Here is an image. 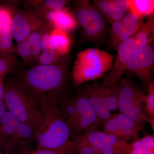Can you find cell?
Instances as JSON below:
<instances>
[{
    "mask_svg": "<svg viewBox=\"0 0 154 154\" xmlns=\"http://www.w3.org/2000/svg\"><path fill=\"white\" fill-rule=\"evenodd\" d=\"M75 143V154H98L92 146L82 142L72 140Z\"/></svg>",
    "mask_w": 154,
    "mask_h": 154,
    "instance_id": "836d02e7",
    "label": "cell"
},
{
    "mask_svg": "<svg viewBox=\"0 0 154 154\" xmlns=\"http://www.w3.org/2000/svg\"><path fill=\"white\" fill-rule=\"evenodd\" d=\"M151 126L153 132H154V117H149L148 122Z\"/></svg>",
    "mask_w": 154,
    "mask_h": 154,
    "instance_id": "f35d334b",
    "label": "cell"
},
{
    "mask_svg": "<svg viewBox=\"0 0 154 154\" xmlns=\"http://www.w3.org/2000/svg\"></svg>",
    "mask_w": 154,
    "mask_h": 154,
    "instance_id": "7bdbcfd3",
    "label": "cell"
},
{
    "mask_svg": "<svg viewBox=\"0 0 154 154\" xmlns=\"http://www.w3.org/2000/svg\"><path fill=\"white\" fill-rule=\"evenodd\" d=\"M3 83H4L3 79V78H2L0 77V85H1V84H3Z\"/></svg>",
    "mask_w": 154,
    "mask_h": 154,
    "instance_id": "60d3db41",
    "label": "cell"
},
{
    "mask_svg": "<svg viewBox=\"0 0 154 154\" xmlns=\"http://www.w3.org/2000/svg\"><path fill=\"white\" fill-rule=\"evenodd\" d=\"M69 2V1L66 0L43 1L33 10L42 18L45 14L49 11H60L67 8L66 6Z\"/></svg>",
    "mask_w": 154,
    "mask_h": 154,
    "instance_id": "cb8c5ba5",
    "label": "cell"
},
{
    "mask_svg": "<svg viewBox=\"0 0 154 154\" xmlns=\"http://www.w3.org/2000/svg\"><path fill=\"white\" fill-rule=\"evenodd\" d=\"M72 41L69 33L53 28L50 34L51 49L60 55H68L71 47Z\"/></svg>",
    "mask_w": 154,
    "mask_h": 154,
    "instance_id": "ac0fdd59",
    "label": "cell"
},
{
    "mask_svg": "<svg viewBox=\"0 0 154 154\" xmlns=\"http://www.w3.org/2000/svg\"><path fill=\"white\" fill-rule=\"evenodd\" d=\"M34 139L33 129L6 110L0 125V147L8 150L19 147L25 149L28 144Z\"/></svg>",
    "mask_w": 154,
    "mask_h": 154,
    "instance_id": "8992f818",
    "label": "cell"
},
{
    "mask_svg": "<svg viewBox=\"0 0 154 154\" xmlns=\"http://www.w3.org/2000/svg\"><path fill=\"white\" fill-rule=\"evenodd\" d=\"M102 123L104 132L107 134L113 135L119 139L123 140V133L120 123L116 118V113L111 114Z\"/></svg>",
    "mask_w": 154,
    "mask_h": 154,
    "instance_id": "83f0119b",
    "label": "cell"
},
{
    "mask_svg": "<svg viewBox=\"0 0 154 154\" xmlns=\"http://www.w3.org/2000/svg\"><path fill=\"white\" fill-rule=\"evenodd\" d=\"M96 128L88 129L82 135L75 136L72 137V140L88 143L97 151L98 154H115L114 146L119 139L115 136L99 131Z\"/></svg>",
    "mask_w": 154,
    "mask_h": 154,
    "instance_id": "30bf717a",
    "label": "cell"
},
{
    "mask_svg": "<svg viewBox=\"0 0 154 154\" xmlns=\"http://www.w3.org/2000/svg\"><path fill=\"white\" fill-rule=\"evenodd\" d=\"M15 53L21 58L23 63L29 67L36 66L33 62L30 46L27 39L18 42L15 45Z\"/></svg>",
    "mask_w": 154,
    "mask_h": 154,
    "instance_id": "4316f807",
    "label": "cell"
},
{
    "mask_svg": "<svg viewBox=\"0 0 154 154\" xmlns=\"http://www.w3.org/2000/svg\"><path fill=\"white\" fill-rule=\"evenodd\" d=\"M68 61L57 65H36L27 69L18 68L13 78L38 108L56 105L66 96L65 92L69 78Z\"/></svg>",
    "mask_w": 154,
    "mask_h": 154,
    "instance_id": "6da1fadb",
    "label": "cell"
},
{
    "mask_svg": "<svg viewBox=\"0 0 154 154\" xmlns=\"http://www.w3.org/2000/svg\"><path fill=\"white\" fill-rule=\"evenodd\" d=\"M152 42L133 54L127 64L126 70L134 75L148 88L152 81L154 51Z\"/></svg>",
    "mask_w": 154,
    "mask_h": 154,
    "instance_id": "ba28073f",
    "label": "cell"
},
{
    "mask_svg": "<svg viewBox=\"0 0 154 154\" xmlns=\"http://www.w3.org/2000/svg\"><path fill=\"white\" fill-rule=\"evenodd\" d=\"M68 60V55L62 56L52 49L42 51L37 60L38 65H57Z\"/></svg>",
    "mask_w": 154,
    "mask_h": 154,
    "instance_id": "603a6c76",
    "label": "cell"
},
{
    "mask_svg": "<svg viewBox=\"0 0 154 154\" xmlns=\"http://www.w3.org/2000/svg\"><path fill=\"white\" fill-rule=\"evenodd\" d=\"M123 26L116 43V50L122 43L136 33L143 23L140 19L131 12L127 13L122 18Z\"/></svg>",
    "mask_w": 154,
    "mask_h": 154,
    "instance_id": "e0dca14e",
    "label": "cell"
},
{
    "mask_svg": "<svg viewBox=\"0 0 154 154\" xmlns=\"http://www.w3.org/2000/svg\"><path fill=\"white\" fill-rule=\"evenodd\" d=\"M74 98L79 115L75 136L80 131L97 128L99 125L97 124L98 117L96 112L85 97L79 91Z\"/></svg>",
    "mask_w": 154,
    "mask_h": 154,
    "instance_id": "8fae6325",
    "label": "cell"
},
{
    "mask_svg": "<svg viewBox=\"0 0 154 154\" xmlns=\"http://www.w3.org/2000/svg\"><path fill=\"white\" fill-rule=\"evenodd\" d=\"M91 2L88 0H81L76 2L75 6V15L78 25L83 29L87 26L89 19V10Z\"/></svg>",
    "mask_w": 154,
    "mask_h": 154,
    "instance_id": "484cf974",
    "label": "cell"
},
{
    "mask_svg": "<svg viewBox=\"0 0 154 154\" xmlns=\"http://www.w3.org/2000/svg\"><path fill=\"white\" fill-rule=\"evenodd\" d=\"M123 26L122 19L116 21L111 24L110 29V40L111 46L113 49L116 50V43L119 37Z\"/></svg>",
    "mask_w": 154,
    "mask_h": 154,
    "instance_id": "d6a6232c",
    "label": "cell"
},
{
    "mask_svg": "<svg viewBox=\"0 0 154 154\" xmlns=\"http://www.w3.org/2000/svg\"><path fill=\"white\" fill-rule=\"evenodd\" d=\"M93 5L105 19L110 22L114 11V0H96L92 2Z\"/></svg>",
    "mask_w": 154,
    "mask_h": 154,
    "instance_id": "f1b7e54d",
    "label": "cell"
},
{
    "mask_svg": "<svg viewBox=\"0 0 154 154\" xmlns=\"http://www.w3.org/2000/svg\"><path fill=\"white\" fill-rule=\"evenodd\" d=\"M148 94L145 96L146 104L144 110L149 117H154V82H153L148 88Z\"/></svg>",
    "mask_w": 154,
    "mask_h": 154,
    "instance_id": "1f68e13d",
    "label": "cell"
},
{
    "mask_svg": "<svg viewBox=\"0 0 154 154\" xmlns=\"http://www.w3.org/2000/svg\"><path fill=\"white\" fill-rule=\"evenodd\" d=\"M53 28V27L51 23L49 22H48L47 28L42 34L41 38L42 51L51 49L50 46V34Z\"/></svg>",
    "mask_w": 154,
    "mask_h": 154,
    "instance_id": "e575fe53",
    "label": "cell"
},
{
    "mask_svg": "<svg viewBox=\"0 0 154 154\" xmlns=\"http://www.w3.org/2000/svg\"><path fill=\"white\" fill-rule=\"evenodd\" d=\"M31 154H75V143L71 142L68 144L57 149H41L31 152Z\"/></svg>",
    "mask_w": 154,
    "mask_h": 154,
    "instance_id": "4dcf8cb0",
    "label": "cell"
},
{
    "mask_svg": "<svg viewBox=\"0 0 154 154\" xmlns=\"http://www.w3.org/2000/svg\"><path fill=\"white\" fill-rule=\"evenodd\" d=\"M89 14L88 24L83 29L84 33L88 39L96 40L101 38L106 30L105 19L91 3Z\"/></svg>",
    "mask_w": 154,
    "mask_h": 154,
    "instance_id": "5bb4252c",
    "label": "cell"
},
{
    "mask_svg": "<svg viewBox=\"0 0 154 154\" xmlns=\"http://www.w3.org/2000/svg\"><path fill=\"white\" fill-rule=\"evenodd\" d=\"M45 22L33 9L17 8L13 11L11 23L13 38L17 43L23 41L33 31L42 27Z\"/></svg>",
    "mask_w": 154,
    "mask_h": 154,
    "instance_id": "52a82bcc",
    "label": "cell"
},
{
    "mask_svg": "<svg viewBox=\"0 0 154 154\" xmlns=\"http://www.w3.org/2000/svg\"><path fill=\"white\" fill-rule=\"evenodd\" d=\"M21 63L16 56L0 55V77L3 79L8 74L15 71Z\"/></svg>",
    "mask_w": 154,
    "mask_h": 154,
    "instance_id": "d4e9b609",
    "label": "cell"
},
{
    "mask_svg": "<svg viewBox=\"0 0 154 154\" xmlns=\"http://www.w3.org/2000/svg\"><path fill=\"white\" fill-rule=\"evenodd\" d=\"M99 89L105 105L107 109L111 112L118 109V85L107 86L99 84Z\"/></svg>",
    "mask_w": 154,
    "mask_h": 154,
    "instance_id": "7402d4cb",
    "label": "cell"
},
{
    "mask_svg": "<svg viewBox=\"0 0 154 154\" xmlns=\"http://www.w3.org/2000/svg\"><path fill=\"white\" fill-rule=\"evenodd\" d=\"M4 88V102L8 111L35 132L42 120L38 106L13 78L6 79Z\"/></svg>",
    "mask_w": 154,
    "mask_h": 154,
    "instance_id": "3957f363",
    "label": "cell"
},
{
    "mask_svg": "<svg viewBox=\"0 0 154 154\" xmlns=\"http://www.w3.org/2000/svg\"><path fill=\"white\" fill-rule=\"evenodd\" d=\"M6 110H6V105L5 102L4 101H1L0 102V125L2 123L4 114L5 113Z\"/></svg>",
    "mask_w": 154,
    "mask_h": 154,
    "instance_id": "8d00e7d4",
    "label": "cell"
},
{
    "mask_svg": "<svg viewBox=\"0 0 154 154\" xmlns=\"http://www.w3.org/2000/svg\"><path fill=\"white\" fill-rule=\"evenodd\" d=\"M42 18L45 22H50L54 28L68 33L75 30L79 25L74 14L67 8L49 11Z\"/></svg>",
    "mask_w": 154,
    "mask_h": 154,
    "instance_id": "4fadbf2b",
    "label": "cell"
},
{
    "mask_svg": "<svg viewBox=\"0 0 154 154\" xmlns=\"http://www.w3.org/2000/svg\"><path fill=\"white\" fill-rule=\"evenodd\" d=\"M130 12L142 19L154 15V0H128Z\"/></svg>",
    "mask_w": 154,
    "mask_h": 154,
    "instance_id": "44dd1931",
    "label": "cell"
},
{
    "mask_svg": "<svg viewBox=\"0 0 154 154\" xmlns=\"http://www.w3.org/2000/svg\"><path fill=\"white\" fill-rule=\"evenodd\" d=\"M43 1L40 0H30L25 1L23 3L24 7L26 9H34L41 4Z\"/></svg>",
    "mask_w": 154,
    "mask_h": 154,
    "instance_id": "d590c367",
    "label": "cell"
},
{
    "mask_svg": "<svg viewBox=\"0 0 154 154\" xmlns=\"http://www.w3.org/2000/svg\"><path fill=\"white\" fill-rule=\"evenodd\" d=\"M4 83L0 85V102L4 101Z\"/></svg>",
    "mask_w": 154,
    "mask_h": 154,
    "instance_id": "74e56055",
    "label": "cell"
},
{
    "mask_svg": "<svg viewBox=\"0 0 154 154\" xmlns=\"http://www.w3.org/2000/svg\"><path fill=\"white\" fill-rule=\"evenodd\" d=\"M79 91L88 99L94 108L98 117L97 124L99 125L112 114L106 107L99 84H86Z\"/></svg>",
    "mask_w": 154,
    "mask_h": 154,
    "instance_id": "7c38bea8",
    "label": "cell"
},
{
    "mask_svg": "<svg viewBox=\"0 0 154 154\" xmlns=\"http://www.w3.org/2000/svg\"><path fill=\"white\" fill-rule=\"evenodd\" d=\"M118 109L141 125L147 123L149 117L144 110L145 95L141 88L131 80L122 78L118 83Z\"/></svg>",
    "mask_w": 154,
    "mask_h": 154,
    "instance_id": "5b68a950",
    "label": "cell"
},
{
    "mask_svg": "<svg viewBox=\"0 0 154 154\" xmlns=\"http://www.w3.org/2000/svg\"><path fill=\"white\" fill-rule=\"evenodd\" d=\"M154 16L148 17L136 33L132 50V55L154 40Z\"/></svg>",
    "mask_w": 154,
    "mask_h": 154,
    "instance_id": "2e32d148",
    "label": "cell"
},
{
    "mask_svg": "<svg viewBox=\"0 0 154 154\" xmlns=\"http://www.w3.org/2000/svg\"><path fill=\"white\" fill-rule=\"evenodd\" d=\"M39 109L42 120L34 132L37 149H57L69 143L70 131L57 104Z\"/></svg>",
    "mask_w": 154,
    "mask_h": 154,
    "instance_id": "7a4b0ae2",
    "label": "cell"
},
{
    "mask_svg": "<svg viewBox=\"0 0 154 154\" xmlns=\"http://www.w3.org/2000/svg\"><path fill=\"white\" fill-rule=\"evenodd\" d=\"M17 154H31V152H29V151L25 149L23 151L21 152L20 153Z\"/></svg>",
    "mask_w": 154,
    "mask_h": 154,
    "instance_id": "ab89813d",
    "label": "cell"
},
{
    "mask_svg": "<svg viewBox=\"0 0 154 154\" xmlns=\"http://www.w3.org/2000/svg\"><path fill=\"white\" fill-rule=\"evenodd\" d=\"M115 154H154V150L146 145L142 138L132 143L119 140L114 146Z\"/></svg>",
    "mask_w": 154,
    "mask_h": 154,
    "instance_id": "d6986e66",
    "label": "cell"
},
{
    "mask_svg": "<svg viewBox=\"0 0 154 154\" xmlns=\"http://www.w3.org/2000/svg\"><path fill=\"white\" fill-rule=\"evenodd\" d=\"M115 57L98 48L81 51L77 54L73 66L72 75L74 84L79 87L102 77L112 68Z\"/></svg>",
    "mask_w": 154,
    "mask_h": 154,
    "instance_id": "277c9868",
    "label": "cell"
},
{
    "mask_svg": "<svg viewBox=\"0 0 154 154\" xmlns=\"http://www.w3.org/2000/svg\"><path fill=\"white\" fill-rule=\"evenodd\" d=\"M57 105L69 128L71 137L74 136L78 120V111L74 97L65 96L60 100Z\"/></svg>",
    "mask_w": 154,
    "mask_h": 154,
    "instance_id": "9a60e30c",
    "label": "cell"
},
{
    "mask_svg": "<svg viewBox=\"0 0 154 154\" xmlns=\"http://www.w3.org/2000/svg\"><path fill=\"white\" fill-rule=\"evenodd\" d=\"M0 154H4L2 152H1V151H0Z\"/></svg>",
    "mask_w": 154,
    "mask_h": 154,
    "instance_id": "b9f144b4",
    "label": "cell"
},
{
    "mask_svg": "<svg viewBox=\"0 0 154 154\" xmlns=\"http://www.w3.org/2000/svg\"><path fill=\"white\" fill-rule=\"evenodd\" d=\"M116 117L121 125L123 135V140L138 138L140 131L144 129L143 125L138 124L122 113L116 114Z\"/></svg>",
    "mask_w": 154,
    "mask_h": 154,
    "instance_id": "ffe728a7",
    "label": "cell"
},
{
    "mask_svg": "<svg viewBox=\"0 0 154 154\" xmlns=\"http://www.w3.org/2000/svg\"><path fill=\"white\" fill-rule=\"evenodd\" d=\"M136 33L117 48V55L112 68L105 75L104 80L101 84L107 86L118 85L122 75L126 70L127 64L132 56V50Z\"/></svg>",
    "mask_w": 154,
    "mask_h": 154,
    "instance_id": "9c48e42d",
    "label": "cell"
},
{
    "mask_svg": "<svg viewBox=\"0 0 154 154\" xmlns=\"http://www.w3.org/2000/svg\"><path fill=\"white\" fill-rule=\"evenodd\" d=\"M129 10L128 0H114V11L110 23L113 24L116 21L120 20Z\"/></svg>",
    "mask_w": 154,
    "mask_h": 154,
    "instance_id": "f546056e",
    "label": "cell"
}]
</instances>
